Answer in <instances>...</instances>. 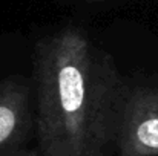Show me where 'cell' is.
Instances as JSON below:
<instances>
[{
	"instance_id": "6da1fadb",
	"label": "cell",
	"mask_w": 158,
	"mask_h": 156,
	"mask_svg": "<svg viewBox=\"0 0 158 156\" xmlns=\"http://www.w3.org/2000/svg\"><path fill=\"white\" fill-rule=\"evenodd\" d=\"M37 156H115L124 75L83 28L40 37L32 52Z\"/></svg>"
},
{
	"instance_id": "7a4b0ae2",
	"label": "cell",
	"mask_w": 158,
	"mask_h": 156,
	"mask_svg": "<svg viewBox=\"0 0 158 156\" xmlns=\"http://www.w3.org/2000/svg\"><path fill=\"white\" fill-rule=\"evenodd\" d=\"M115 156H158V74L124 77Z\"/></svg>"
},
{
	"instance_id": "3957f363",
	"label": "cell",
	"mask_w": 158,
	"mask_h": 156,
	"mask_svg": "<svg viewBox=\"0 0 158 156\" xmlns=\"http://www.w3.org/2000/svg\"><path fill=\"white\" fill-rule=\"evenodd\" d=\"M32 84L25 75L0 80V156H37Z\"/></svg>"
},
{
	"instance_id": "277c9868",
	"label": "cell",
	"mask_w": 158,
	"mask_h": 156,
	"mask_svg": "<svg viewBox=\"0 0 158 156\" xmlns=\"http://www.w3.org/2000/svg\"><path fill=\"white\" fill-rule=\"evenodd\" d=\"M89 2H106V0H89Z\"/></svg>"
}]
</instances>
